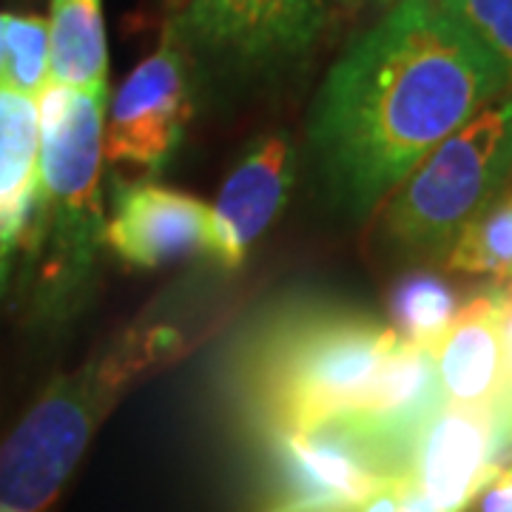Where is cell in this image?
<instances>
[{
    "label": "cell",
    "instance_id": "cell-1",
    "mask_svg": "<svg viewBox=\"0 0 512 512\" xmlns=\"http://www.w3.org/2000/svg\"><path fill=\"white\" fill-rule=\"evenodd\" d=\"M510 77L441 0H399L336 60L311 114L333 202L353 217L390 197Z\"/></svg>",
    "mask_w": 512,
    "mask_h": 512
},
{
    "label": "cell",
    "instance_id": "cell-2",
    "mask_svg": "<svg viewBox=\"0 0 512 512\" xmlns=\"http://www.w3.org/2000/svg\"><path fill=\"white\" fill-rule=\"evenodd\" d=\"M103 117L106 97L80 94L55 80L37 94L40 177L20 245L26 293L46 313L77 302L103 245Z\"/></svg>",
    "mask_w": 512,
    "mask_h": 512
},
{
    "label": "cell",
    "instance_id": "cell-3",
    "mask_svg": "<svg viewBox=\"0 0 512 512\" xmlns=\"http://www.w3.org/2000/svg\"><path fill=\"white\" fill-rule=\"evenodd\" d=\"M177 345L171 328L131 330L100 359L57 379L0 447V512L46 510L128 384L168 362Z\"/></svg>",
    "mask_w": 512,
    "mask_h": 512
},
{
    "label": "cell",
    "instance_id": "cell-4",
    "mask_svg": "<svg viewBox=\"0 0 512 512\" xmlns=\"http://www.w3.org/2000/svg\"><path fill=\"white\" fill-rule=\"evenodd\" d=\"M399 333L353 311L291 316L256 350L248 393L268 433L365 413L384 356Z\"/></svg>",
    "mask_w": 512,
    "mask_h": 512
},
{
    "label": "cell",
    "instance_id": "cell-5",
    "mask_svg": "<svg viewBox=\"0 0 512 512\" xmlns=\"http://www.w3.org/2000/svg\"><path fill=\"white\" fill-rule=\"evenodd\" d=\"M512 180V92L424 157L384 208V234L410 256H447L461 231Z\"/></svg>",
    "mask_w": 512,
    "mask_h": 512
},
{
    "label": "cell",
    "instance_id": "cell-6",
    "mask_svg": "<svg viewBox=\"0 0 512 512\" xmlns=\"http://www.w3.org/2000/svg\"><path fill=\"white\" fill-rule=\"evenodd\" d=\"M268 436L279 478L271 512H350L410 476L413 441L362 413Z\"/></svg>",
    "mask_w": 512,
    "mask_h": 512
},
{
    "label": "cell",
    "instance_id": "cell-7",
    "mask_svg": "<svg viewBox=\"0 0 512 512\" xmlns=\"http://www.w3.org/2000/svg\"><path fill=\"white\" fill-rule=\"evenodd\" d=\"M325 15V0H191L171 29L214 66L268 72L305 55Z\"/></svg>",
    "mask_w": 512,
    "mask_h": 512
},
{
    "label": "cell",
    "instance_id": "cell-8",
    "mask_svg": "<svg viewBox=\"0 0 512 512\" xmlns=\"http://www.w3.org/2000/svg\"><path fill=\"white\" fill-rule=\"evenodd\" d=\"M191 114L185 49L168 26L157 52L128 74L114 97L103 154L117 165L160 168L180 146Z\"/></svg>",
    "mask_w": 512,
    "mask_h": 512
},
{
    "label": "cell",
    "instance_id": "cell-9",
    "mask_svg": "<svg viewBox=\"0 0 512 512\" xmlns=\"http://www.w3.org/2000/svg\"><path fill=\"white\" fill-rule=\"evenodd\" d=\"M103 242L131 268H163L191 256H217L214 211L197 197L154 183L117 188Z\"/></svg>",
    "mask_w": 512,
    "mask_h": 512
},
{
    "label": "cell",
    "instance_id": "cell-10",
    "mask_svg": "<svg viewBox=\"0 0 512 512\" xmlns=\"http://www.w3.org/2000/svg\"><path fill=\"white\" fill-rule=\"evenodd\" d=\"M490 410L441 404L419 430L410 476L439 512H467L490 484Z\"/></svg>",
    "mask_w": 512,
    "mask_h": 512
},
{
    "label": "cell",
    "instance_id": "cell-11",
    "mask_svg": "<svg viewBox=\"0 0 512 512\" xmlns=\"http://www.w3.org/2000/svg\"><path fill=\"white\" fill-rule=\"evenodd\" d=\"M293 146L288 137L259 140L231 171L214 208L217 256L222 268H239L254 242L276 220L293 183Z\"/></svg>",
    "mask_w": 512,
    "mask_h": 512
},
{
    "label": "cell",
    "instance_id": "cell-12",
    "mask_svg": "<svg viewBox=\"0 0 512 512\" xmlns=\"http://www.w3.org/2000/svg\"><path fill=\"white\" fill-rule=\"evenodd\" d=\"M433 356L444 402L470 410L493 407L510 384L498 288L458 308L453 325L433 348Z\"/></svg>",
    "mask_w": 512,
    "mask_h": 512
},
{
    "label": "cell",
    "instance_id": "cell-13",
    "mask_svg": "<svg viewBox=\"0 0 512 512\" xmlns=\"http://www.w3.org/2000/svg\"><path fill=\"white\" fill-rule=\"evenodd\" d=\"M40 120L35 97L0 83V296L35 208Z\"/></svg>",
    "mask_w": 512,
    "mask_h": 512
},
{
    "label": "cell",
    "instance_id": "cell-14",
    "mask_svg": "<svg viewBox=\"0 0 512 512\" xmlns=\"http://www.w3.org/2000/svg\"><path fill=\"white\" fill-rule=\"evenodd\" d=\"M441 404L447 402L441 396L433 348H424L399 336L376 373L362 416L379 421L396 436L416 444L419 430Z\"/></svg>",
    "mask_w": 512,
    "mask_h": 512
},
{
    "label": "cell",
    "instance_id": "cell-15",
    "mask_svg": "<svg viewBox=\"0 0 512 512\" xmlns=\"http://www.w3.org/2000/svg\"><path fill=\"white\" fill-rule=\"evenodd\" d=\"M49 74L66 89L106 97L109 46L100 0H52Z\"/></svg>",
    "mask_w": 512,
    "mask_h": 512
},
{
    "label": "cell",
    "instance_id": "cell-16",
    "mask_svg": "<svg viewBox=\"0 0 512 512\" xmlns=\"http://www.w3.org/2000/svg\"><path fill=\"white\" fill-rule=\"evenodd\" d=\"M396 333L424 348H436L444 330L453 325L458 302L453 288L433 274H410L399 279L390 296Z\"/></svg>",
    "mask_w": 512,
    "mask_h": 512
},
{
    "label": "cell",
    "instance_id": "cell-17",
    "mask_svg": "<svg viewBox=\"0 0 512 512\" xmlns=\"http://www.w3.org/2000/svg\"><path fill=\"white\" fill-rule=\"evenodd\" d=\"M447 265L461 274H490L498 282L512 279V197L490 202L470 222L447 254Z\"/></svg>",
    "mask_w": 512,
    "mask_h": 512
},
{
    "label": "cell",
    "instance_id": "cell-18",
    "mask_svg": "<svg viewBox=\"0 0 512 512\" xmlns=\"http://www.w3.org/2000/svg\"><path fill=\"white\" fill-rule=\"evenodd\" d=\"M49 80V23L37 15H3V86L37 97Z\"/></svg>",
    "mask_w": 512,
    "mask_h": 512
},
{
    "label": "cell",
    "instance_id": "cell-19",
    "mask_svg": "<svg viewBox=\"0 0 512 512\" xmlns=\"http://www.w3.org/2000/svg\"><path fill=\"white\" fill-rule=\"evenodd\" d=\"M441 6L504 66L512 89V0H441Z\"/></svg>",
    "mask_w": 512,
    "mask_h": 512
},
{
    "label": "cell",
    "instance_id": "cell-20",
    "mask_svg": "<svg viewBox=\"0 0 512 512\" xmlns=\"http://www.w3.org/2000/svg\"><path fill=\"white\" fill-rule=\"evenodd\" d=\"M476 512H512V476L487 484L476 498Z\"/></svg>",
    "mask_w": 512,
    "mask_h": 512
},
{
    "label": "cell",
    "instance_id": "cell-21",
    "mask_svg": "<svg viewBox=\"0 0 512 512\" xmlns=\"http://www.w3.org/2000/svg\"><path fill=\"white\" fill-rule=\"evenodd\" d=\"M396 512H439V510H436V507L430 504V498L416 487L413 476H407L396 484Z\"/></svg>",
    "mask_w": 512,
    "mask_h": 512
},
{
    "label": "cell",
    "instance_id": "cell-22",
    "mask_svg": "<svg viewBox=\"0 0 512 512\" xmlns=\"http://www.w3.org/2000/svg\"><path fill=\"white\" fill-rule=\"evenodd\" d=\"M495 288H498V296H501V333H504V348H507L512 379V282H498Z\"/></svg>",
    "mask_w": 512,
    "mask_h": 512
},
{
    "label": "cell",
    "instance_id": "cell-23",
    "mask_svg": "<svg viewBox=\"0 0 512 512\" xmlns=\"http://www.w3.org/2000/svg\"><path fill=\"white\" fill-rule=\"evenodd\" d=\"M399 481H402V478H399ZM399 481H393V484L382 487L376 495H370L365 504L356 507L353 512H396V484H399Z\"/></svg>",
    "mask_w": 512,
    "mask_h": 512
},
{
    "label": "cell",
    "instance_id": "cell-24",
    "mask_svg": "<svg viewBox=\"0 0 512 512\" xmlns=\"http://www.w3.org/2000/svg\"><path fill=\"white\" fill-rule=\"evenodd\" d=\"M325 3H336V6H345V9H362V6H393L399 0H325Z\"/></svg>",
    "mask_w": 512,
    "mask_h": 512
},
{
    "label": "cell",
    "instance_id": "cell-25",
    "mask_svg": "<svg viewBox=\"0 0 512 512\" xmlns=\"http://www.w3.org/2000/svg\"><path fill=\"white\" fill-rule=\"evenodd\" d=\"M0 83H3V15H0Z\"/></svg>",
    "mask_w": 512,
    "mask_h": 512
},
{
    "label": "cell",
    "instance_id": "cell-26",
    "mask_svg": "<svg viewBox=\"0 0 512 512\" xmlns=\"http://www.w3.org/2000/svg\"><path fill=\"white\" fill-rule=\"evenodd\" d=\"M507 194H510V197H512V180H510V185H507ZM510 282H512V279H510Z\"/></svg>",
    "mask_w": 512,
    "mask_h": 512
},
{
    "label": "cell",
    "instance_id": "cell-27",
    "mask_svg": "<svg viewBox=\"0 0 512 512\" xmlns=\"http://www.w3.org/2000/svg\"><path fill=\"white\" fill-rule=\"evenodd\" d=\"M350 512H353V510H350Z\"/></svg>",
    "mask_w": 512,
    "mask_h": 512
}]
</instances>
